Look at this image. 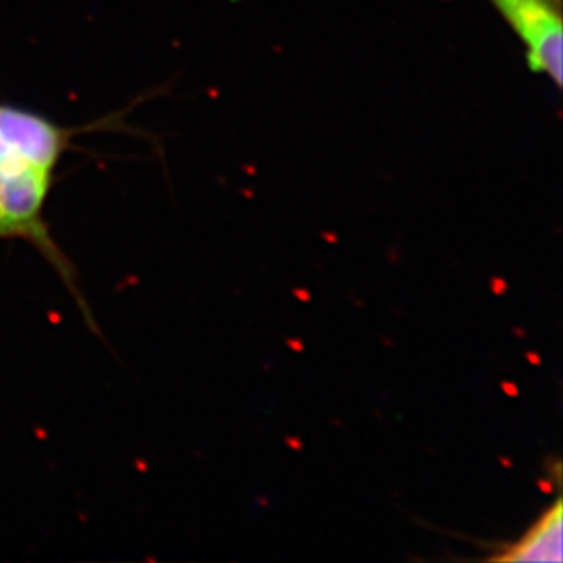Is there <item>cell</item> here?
<instances>
[{
	"label": "cell",
	"instance_id": "6da1fadb",
	"mask_svg": "<svg viewBox=\"0 0 563 563\" xmlns=\"http://www.w3.org/2000/svg\"><path fill=\"white\" fill-rule=\"evenodd\" d=\"M52 185V172L33 165L0 135V241L32 243L69 283L68 257L55 245L43 216Z\"/></svg>",
	"mask_w": 563,
	"mask_h": 563
},
{
	"label": "cell",
	"instance_id": "277c9868",
	"mask_svg": "<svg viewBox=\"0 0 563 563\" xmlns=\"http://www.w3.org/2000/svg\"><path fill=\"white\" fill-rule=\"evenodd\" d=\"M498 560H560L562 559V516L560 504L543 516L521 542L516 543Z\"/></svg>",
	"mask_w": 563,
	"mask_h": 563
},
{
	"label": "cell",
	"instance_id": "3957f363",
	"mask_svg": "<svg viewBox=\"0 0 563 563\" xmlns=\"http://www.w3.org/2000/svg\"><path fill=\"white\" fill-rule=\"evenodd\" d=\"M115 115L91 126L69 128L55 123L43 113L0 102V135L21 152L33 165L55 174L63 155L68 152L77 133L112 128Z\"/></svg>",
	"mask_w": 563,
	"mask_h": 563
},
{
	"label": "cell",
	"instance_id": "7a4b0ae2",
	"mask_svg": "<svg viewBox=\"0 0 563 563\" xmlns=\"http://www.w3.org/2000/svg\"><path fill=\"white\" fill-rule=\"evenodd\" d=\"M526 48L532 71L562 86L563 22L560 0H493Z\"/></svg>",
	"mask_w": 563,
	"mask_h": 563
},
{
	"label": "cell",
	"instance_id": "5b68a950",
	"mask_svg": "<svg viewBox=\"0 0 563 563\" xmlns=\"http://www.w3.org/2000/svg\"><path fill=\"white\" fill-rule=\"evenodd\" d=\"M504 387H507V393L512 394V396L518 394V390H515V385H504Z\"/></svg>",
	"mask_w": 563,
	"mask_h": 563
}]
</instances>
